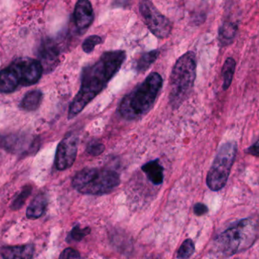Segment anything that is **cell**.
<instances>
[{
	"label": "cell",
	"instance_id": "8fae6325",
	"mask_svg": "<svg viewBox=\"0 0 259 259\" xmlns=\"http://www.w3.org/2000/svg\"><path fill=\"white\" fill-rule=\"evenodd\" d=\"M39 56L42 68L47 71L54 69L59 62V50L53 41L48 40L42 42L39 48Z\"/></svg>",
	"mask_w": 259,
	"mask_h": 259
},
{
	"label": "cell",
	"instance_id": "9c48e42d",
	"mask_svg": "<svg viewBox=\"0 0 259 259\" xmlns=\"http://www.w3.org/2000/svg\"><path fill=\"white\" fill-rule=\"evenodd\" d=\"M78 137L73 133H68L59 143L56 150L55 164L59 170L70 168L77 158Z\"/></svg>",
	"mask_w": 259,
	"mask_h": 259
},
{
	"label": "cell",
	"instance_id": "7402d4cb",
	"mask_svg": "<svg viewBox=\"0 0 259 259\" xmlns=\"http://www.w3.org/2000/svg\"><path fill=\"white\" fill-rule=\"evenodd\" d=\"M102 42H103V39L100 36L92 35V36H88V38L84 39L83 44H82V49H83L84 53L89 54V53L94 51V49L97 45H100Z\"/></svg>",
	"mask_w": 259,
	"mask_h": 259
},
{
	"label": "cell",
	"instance_id": "e0dca14e",
	"mask_svg": "<svg viewBox=\"0 0 259 259\" xmlns=\"http://www.w3.org/2000/svg\"><path fill=\"white\" fill-rule=\"evenodd\" d=\"M42 100V92L35 90V91H30L24 96V98L21 100L20 106L24 110L32 112V111L36 110L39 107Z\"/></svg>",
	"mask_w": 259,
	"mask_h": 259
},
{
	"label": "cell",
	"instance_id": "6da1fadb",
	"mask_svg": "<svg viewBox=\"0 0 259 259\" xmlns=\"http://www.w3.org/2000/svg\"><path fill=\"white\" fill-rule=\"evenodd\" d=\"M126 59L123 50L108 51L93 65L82 71L81 85L68 111V118H74L96 98L118 72Z\"/></svg>",
	"mask_w": 259,
	"mask_h": 259
},
{
	"label": "cell",
	"instance_id": "5bb4252c",
	"mask_svg": "<svg viewBox=\"0 0 259 259\" xmlns=\"http://www.w3.org/2000/svg\"><path fill=\"white\" fill-rule=\"evenodd\" d=\"M19 85L18 78L10 66L0 71V92L5 94L14 92Z\"/></svg>",
	"mask_w": 259,
	"mask_h": 259
},
{
	"label": "cell",
	"instance_id": "52a82bcc",
	"mask_svg": "<svg viewBox=\"0 0 259 259\" xmlns=\"http://www.w3.org/2000/svg\"><path fill=\"white\" fill-rule=\"evenodd\" d=\"M140 12L145 24L155 36L162 39L170 34L172 30L171 23L156 9L152 2L142 0Z\"/></svg>",
	"mask_w": 259,
	"mask_h": 259
},
{
	"label": "cell",
	"instance_id": "603a6c76",
	"mask_svg": "<svg viewBox=\"0 0 259 259\" xmlns=\"http://www.w3.org/2000/svg\"><path fill=\"white\" fill-rule=\"evenodd\" d=\"M106 147L103 143L93 142L87 147V152L93 156H98L104 152Z\"/></svg>",
	"mask_w": 259,
	"mask_h": 259
},
{
	"label": "cell",
	"instance_id": "d6986e66",
	"mask_svg": "<svg viewBox=\"0 0 259 259\" xmlns=\"http://www.w3.org/2000/svg\"><path fill=\"white\" fill-rule=\"evenodd\" d=\"M235 60L233 58H228L224 64L222 71L224 91H227L231 86L235 73Z\"/></svg>",
	"mask_w": 259,
	"mask_h": 259
},
{
	"label": "cell",
	"instance_id": "2e32d148",
	"mask_svg": "<svg viewBox=\"0 0 259 259\" xmlns=\"http://www.w3.org/2000/svg\"><path fill=\"white\" fill-rule=\"evenodd\" d=\"M158 56L159 51L157 50L143 53L134 62V69L139 74L146 72L150 68L151 65L157 60Z\"/></svg>",
	"mask_w": 259,
	"mask_h": 259
},
{
	"label": "cell",
	"instance_id": "ffe728a7",
	"mask_svg": "<svg viewBox=\"0 0 259 259\" xmlns=\"http://www.w3.org/2000/svg\"><path fill=\"white\" fill-rule=\"evenodd\" d=\"M195 252V245L193 240L187 239L181 245L178 252V258L179 259H188L193 255Z\"/></svg>",
	"mask_w": 259,
	"mask_h": 259
},
{
	"label": "cell",
	"instance_id": "83f0119b",
	"mask_svg": "<svg viewBox=\"0 0 259 259\" xmlns=\"http://www.w3.org/2000/svg\"><path fill=\"white\" fill-rule=\"evenodd\" d=\"M146 259H161V257H160L159 255H150V256H149V258H147Z\"/></svg>",
	"mask_w": 259,
	"mask_h": 259
},
{
	"label": "cell",
	"instance_id": "ba28073f",
	"mask_svg": "<svg viewBox=\"0 0 259 259\" xmlns=\"http://www.w3.org/2000/svg\"><path fill=\"white\" fill-rule=\"evenodd\" d=\"M9 66L13 70L21 86H31L37 83L44 72L40 62L30 58L16 59Z\"/></svg>",
	"mask_w": 259,
	"mask_h": 259
},
{
	"label": "cell",
	"instance_id": "4316f807",
	"mask_svg": "<svg viewBox=\"0 0 259 259\" xmlns=\"http://www.w3.org/2000/svg\"><path fill=\"white\" fill-rule=\"evenodd\" d=\"M248 154L253 156L259 157V138L258 140L247 149Z\"/></svg>",
	"mask_w": 259,
	"mask_h": 259
},
{
	"label": "cell",
	"instance_id": "9a60e30c",
	"mask_svg": "<svg viewBox=\"0 0 259 259\" xmlns=\"http://www.w3.org/2000/svg\"><path fill=\"white\" fill-rule=\"evenodd\" d=\"M47 200L45 193H40L35 196L27 209V217L29 219H36L40 218L47 209Z\"/></svg>",
	"mask_w": 259,
	"mask_h": 259
},
{
	"label": "cell",
	"instance_id": "8992f818",
	"mask_svg": "<svg viewBox=\"0 0 259 259\" xmlns=\"http://www.w3.org/2000/svg\"><path fill=\"white\" fill-rule=\"evenodd\" d=\"M237 152L236 141H228L221 146L207 175L206 184L210 190L219 191L225 187Z\"/></svg>",
	"mask_w": 259,
	"mask_h": 259
},
{
	"label": "cell",
	"instance_id": "5b68a950",
	"mask_svg": "<svg viewBox=\"0 0 259 259\" xmlns=\"http://www.w3.org/2000/svg\"><path fill=\"white\" fill-rule=\"evenodd\" d=\"M120 176L108 168L85 167L77 172L72 180V186L77 192L85 195L108 194L119 186Z\"/></svg>",
	"mask_w": 259,
	"mask_h": 259
},
{
	"label": "cell",
	"instance_id": "30bf717a",
	"mask_svg": "<svg viewBox=\"0 0 259 259\" xmlns=\"http://www.w3.org/2000/svg\"><path fill=\"white\" fill-rule=\"evenodd\" d=\"M74 22L79 30H86L94 19V9L90 0H78L74 12Z\"/></svg>",
	"mask_w": 259,
	"mask_h": 259
},
{
	"label": "cell",
	"instance_id": "484cf974",
	"mask_svg": "<svg viewBox=\"0 0 259 259\" xmlns=\"http://www.w3.org/2000/svg\"><path fill=\"white\" fill-rule=\"evenodd\" d=\"M193 211H194L195 214H196V215L202 216L208 212V208L206 205L199 202V203H196L194 205Z\"/></svg>",
	"mask_w": 259,
	"mask_h": 259
},
{
	"label": "cell",
	"instance_id": "3957f363",
	"mask_svg": "<svg viewBox=\"0 0 259 259\" xmlns=\"http://www.w3.org/2000/svg\"><path fill=\"white\" fill-rule=\"evenodd\" d=\"M258 234V224L254 219H243L216 238L214 250L224 258L232 256L249 249L256 241Z\"/></svg>",
	"mask_w": 259,
	"mask_h": 259
},
{
	"label": "cell",
	"instance_id": "ac0fdd59",
	"mask_svg": "<svg viewBox=\"0 0 259 259\" xmlns=\"http://www.w3.org/2000/svg\"><path fill=\"white\" fill-rule=\"evenodd\" d=\"M237 30V26L234 23H225L219 33V39L222 45H229L234 40Z\"/></svg>",
	"mask_w": 259,
	"mask_h": 259
},
{
	"label": "cell",
	"instance_id": "d4e9b609",
	"mask_svg": "<svg viewBox=\"0 0 259 259\" xmlns=\"http://www.w3.org/2000/svg\"><path fill=\"white\" fill-rule=\"evenodd\" d=\"M59 259H80V252L73 248H67L62 251Z\"/></svg>",
	"mask_w": 259,
	"mask_h": 259
},
{
	"label": "cell",
	"instance_id": "4fadbf2b",
	"mask_svg": "<svg viewBox=\"0 0 259 259\" xmlns=\"http://www.w3.org/2000/svg\"><path fill=\"white\" fill-rule=\"evenodd\" d=\"M141 169L152 184L155 185L162 184L164 180V167L161 165L159 160L149 161L143 164Z\"/></svg>",
	"mask_w": 259,
	"mask_h": 259
},
{
	"label": "cell",
	"instance_id": "cb8c5ba5",
	"mask_svg": "<svg viewBox=\"0 0 259 259\" xmlns=\"http://www.w3.org/2000/svg\"><path fill=\"white\" fill-rule=\"evenodd\" d=\"M90 233H91V229L89 228L81 229L80 227L76 226L71 231V236L76 241H80V240H83V237H86Z\"/></svg>",
	"mask_w": 259,
	"mask_h": 259
},
{
	"label": "cell",
	"instance_id": "7c38bea8",
	"mask_svg": "<svg viewBox=\"0 0 259 259\" xmlns=\"http://www.w3.org/2000/svg\"><path fill=\"white\" fill-rule=\"evenodd\" d=\"M34 247L32 244L6 246L0 249V254L3 259H32Z\"/></svg>",
	"mask_w": 259,
	"mask_h": 259
},
{
	"label": "cell",
	"instance_id": "7a4b0ae2",
	"mask_svg": "<svg viewBox=\"0 0 259 259\" xmlns=\"http://www.w3.org/2000/svg\"><path fill=\"white\" fill-rule=\"evenodd\" d=\"M163 85V79L158 73H151L141 83L123 98L119 112L124 119H140L146 115L155 104Z\"/></svg>",
	"mask_w": 259,
	"mask_h": 259
},
{
	"label": "cell",
	"instance_id": "277c9868",
	"mask_svg": "<svg viewBox=\"0 0 259 259\" xmlns=\"http://www.w3.org/2000/svg\"><path fill=\"white\" fill-rule=\"evenodd\" d=\"M196 77V59L189 51L179 58L172 69L169 82V102L178 109L190 97Z\"/></svg>",
	"mask_w": 259,
	"mask_h": 259
},
{
	"label": "cell",
	"instance_id": "44dd1931",
	"mask_svg": "<svg viewBox=\"0 0 259 259\" xmlns=\"http://www.w3.org/2000/svg\"><path fill=\"white\" fill-rule=\"evenodd\" d=\"M32 192V187L30 186H27L24 187L21 193L18 195L15 200L13 201L12 204V208L13 210L20 209L21 207L24 205L25 201L27 200L28 196H30Z\"/></svg>",
	"mask_w": 259,
	"mask_h": 259
}]
</instances>
